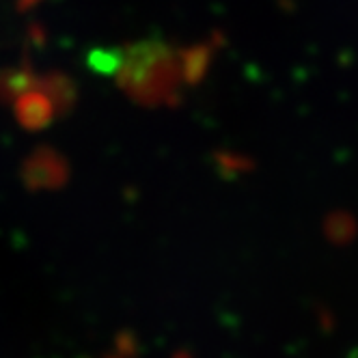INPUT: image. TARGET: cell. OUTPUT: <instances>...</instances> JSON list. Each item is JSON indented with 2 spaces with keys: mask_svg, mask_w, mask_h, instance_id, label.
Segmentation results:
<instances>
[{
  "mask_svg": "<svg viewBox=\"0 0 358 358\" xmlns=\"http://www.w3.org/2000/svg\"><path fill=\"white\" fill-rule=\"evenodd\" d=\"M35 3H39V0H20V7H22V9H27V7H31V5H35Z\"/></svg>",
  "mask_w": 358,
  "mask_h": 358,
  "instance_id": "obj_1",
  "label": "cell"
}]
</instances>
